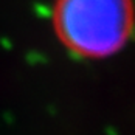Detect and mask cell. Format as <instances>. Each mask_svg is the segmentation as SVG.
<instances>
[{
    "label": "cell",
    "mask_w": 135,
    "mask_h": 135,
    "mask_svg": "<svg viewBox=\"0 0 135 135\" xmlns=\"http://www.w3.org/2000/svg\"><path fill=\"white\" fill-rule=\"evenodd\" d=\"M131 25L127 0H61L57 27L70 47L82 54L113 51Z\"/></svg>",
    "instance_id": "6da1fadb"
}]
</instances>
